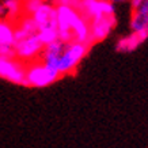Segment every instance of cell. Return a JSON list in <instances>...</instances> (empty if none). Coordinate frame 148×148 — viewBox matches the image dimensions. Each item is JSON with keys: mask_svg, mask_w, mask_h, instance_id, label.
Listing matches in <instances>:
<instances>
[{"mask_svg": "<svg viewBox=\"0 0 148 148\" xmlns=\"http://www.w3.org/2000/svg\"><path fill=\"white\" fill-rule=\"evenodd\" d=\"M56 8L58 16V40L64 44L77 41L91 45L90 21H87L79 8L75 5H58Z\"/></svg>", "mask_w": 148, "mask_h": 148, "instance_id": "1", "label": "cell"}, {"mask_svg": "<svg viewBox=\"0 0 148 148\" xmlns=\"http://www.w3.org/2000/svg\"><path fill=\"white\" fill-rule=\"evenodd\" d=\"M60 77H61V73L54 68L48 67L42 60L32 61L26 67V82L29 87L44 88L53 84Z\"/></svg>", "mask_w": 148, "mask_h": 148, "instance_id": "2", "label": "cell"}, {"mask_svg": "<svg viewBox=\"0 0 148 148\" xmlns=\"http://www.w3.org/2000/svg\"><path fill=\"white\" fill-rule=\"evenodd\" d=\"M88 49H90V45L86 44V42L73 41L69 44H65V49L58 58L57 65L58 72L61 73V76L72 75L76 71L80 61L86 57V54L88 53Z\"/></svg>", "mask_w": 148, "mask_h": 148, "instance_id": "3", "label": "cell"}, {"mask_svg": "<svg viewBox=\"0 0 148 148\" xmlns=\"http://www.w3.org/2000/svg\"><path fill=\"white\" fill-rule=\"evenodd\" d=\"M27 64L16 57L0 56V76L1 79L19 86H27L26 82Z\"/></svg>", "mask_w": 148, "mask_h": 148, "instance_id": "4", "label": "cell"}, {"mask_svg": "<svg viewBox=\"0 0 148 148\" xmlns=\"http://www.w3.org/2000/svg\"><path fill=\"white\" fill-rule=\"evenodd\" d=\"M45 49V45L40 40L38 34L29 36L25 40H21L15 44V57L22 60L23 63H32L38 60L42 56V52Z\"/></svg>", "mask_w": 148, "mask_h": 148, "instance_id": "5", "label": "cell"}, {"mask_svg": "<svg viewBox=\"0 0 148 148\" xmlns=\"http://www.w3.org/2000/svg\"><path fill=\"white\" fill-rule=\"evenodd\" d=\"M77 8L87 21L102 16V15H114L116 7L110 0H82L77 4Z\"/></svg>", "mask_w": 148, "mask_h": 148, "instance_id": "6", "label": "cell"}, {"mask_svg": "<svg viewBox=\"0 0 148 148\" xmlns=\"http://www.w3.org/2000/svg\"><path fill=\"white\" fill-rule=\"evenodd\" d=\"M15 23L10 19L0 22V56L15 57Z\"/></svg>", "mask_w": 148, "mask_h": 148, "instance_id": "7", "label": "cell"}, {"mask_svg": "<svg viewBox=\"0 0 148 148\" xmlns=\"http://www.w3.org/2000/svg\"><path fill=\"white\" fill-rule=\"evenodd\" d=\"M114 26H116V16L114 15H102V16H97V18L91 19V45L105 40L112 33Z\"/></svg>", "mask_w": 148, "mask_h": 148, "instance_id": "8", "label": "cell"}, {"mask_svg": "<svg viewBox=\"0 0 148 148\" xmlns=\"http://www.w3.org/2000/svg\"><path fill=\"white\" fill-rule=\"evenodd\" d=\"M32 16L36 21L37 26H38V30L42 29V27L48 26V25H56L57 26V22H58L57 8H56V5L53 3L44 1Z\"/></svg>", "mask_w": 148, "mask_h": 148, "instance_id": "9", "label": "cell"}, {"mask_svg": "<svg viewBox=\"0 0 148 148\" xmlns=\"http://www.w3.org/2000/svg\"><path fill=\"white\" fill-rule=\"evenodd\" d=\"M147 38L148 29H144V30H140V32H132L130 34L121 37L117 41L116 49L118 52H122V53H129V52H133V50L137 49Z\"/></svg>", "mask_w": 148, "mask_h": 148, "instance_id": "10", "label": "cell"}, {"mask_svg": "<svg viewBox=\"0 0 148 148\" xmlns=\"http://www.w3.org/2000/svg\"><path fill=\"white\" fill-rule=\"evenodd\" d=\"M64 49H65V44L63 41H56L53 44H49V45L45 46V49L42 52V56H41V60L50 68H54L58 71V58L63 54Z\"/></svg>", "mask_w": 148, "mask_h": 148, "instance_id": "11", "label": "cell"}, {"mask_svg": "<svg viewBox=\"0 0 148 148\" xmlns=\"http://www.w3.org/2000/svg\"><path fill=\"white\" fill-rule=\"evenodd\" d=\"M22 14V0H3V3H1V15H5L7 19L15 22Z\"/></svg>", "mask_w": 148, "mask_h": 148, "instance_id": "12", "label": "cell"}, {"mask_svg": "<svg viewBox=\"0 0 148 148\" xmlns=\"http://www.w3.org/2000/svg\"><path fill=\"white\" fill-rule=\"evenodd\" d=\"M14 23H15V26H18L19 29H22L27 36L38 34V26H37L36 21L33 19L32 15H25V14H22Z\"/></svg>", "mask_w": 148, "mask_h": 148, "instance_id": "13", "label": "cell"}, {"mask_svg": "<svg viewBox=\"0 0 148 148\" xmlns=\"http://www.w3.org/2000/svg\"><path fill=\"white\" fill-rule=\"evenodd\" d=\"M38 37L44 45H49L58 41V27L56 25H48L38 30Z\"/></svg>", "mask_w": 148, "mask_h": 148, "instance_id": "14", "label": "cell"}, {"mask_svg": "<svg viewBox=\"0 0 148 148\" xmlns=\"http://www.w3.org/2000/svg\"><path fill=\"white\" fill-rule=\"evenodd\" d=\"M144 29H148V14H144L140 10H133L130 16V30L140 32Z\"/></svg>", "mask_w": 148, "mask_h": 148, "instance_id": "15", "label": "cell"}, {"mask_svg": "<svg viewBox=\"0 0 148 148\" xmlns=\"http://www.w3.org/2000/svg\"><path fill=\"white\" fill-rule=\"evenodd\" d=\"M42 3H44V0H22L23 14L25 15H33Z\"/></svg>", "mask_w": 148, "mask_h": 148, "instance_id": "16", "label": "cell"}, {"mask_svg": "<svg viewBox=\"0 0 148 148\" xmlns=\"http://www.w3.org/2000/svg\"><path fill=\"white\" fill-rule=\"evenodd\" d=\"M52 3H53L56 7H58V5H75V7H76V4H75L72 0H52Z\"/></svg>", "mask_w": 148, "mask_h": 148, "instance_id": "17", "label": "cell"}, {"mask_svg": "<svg viewBox=\"0 0 148 148\" xmlns=\"http://www.w3.org/2000/svg\"><path fill=\"white\" fill-rule=\"evenodd\" d=\"M130 1V5H132V8L133 10H137L141 5V3H143L144 0H129Z\"/></svg>", "mask_w": 148, "mask_h": 148, "instance_id": "18", "label": "cell"}, {"mask_svg": "<svg viewBox=\"0 0 148 148\" xmlns=\"http://www.w3.org/2000/svg\"><path fill=\"white\" fill-rule=\"evenodd\" d=\"M110 1H113L114 4H120V3H125V1H128V0H110Z\"/></svg>", "mask_w": 148, "mask_h": 148, "instance_id": "19", "label": "cell"}, {"mask_svg": "<svg viewBox=\"0 0 148 148\" xmlns=\"http://www.w3.org/2000/svg\"><path fill=\"white\" fill-rule=\"evenodd\" d=\"M72 1H73V3H75V4H76V7H77V4H79V3H80L82 0H72Z\"/></svg>", "mask_w": 148, "mask_h": 148, "instance_id": "20", "label": "cell"}]
</instances>
